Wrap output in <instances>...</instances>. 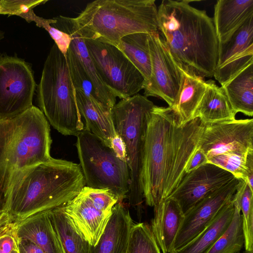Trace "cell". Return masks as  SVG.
<instances>
[{"label": "cell", "mask_w": 253, "mask_h": 253, "mask_svg": "<svg viewBox=\"0 0 253 253\" xmlns=\"http://www.w3.org/2000/svg\"><path fill=\"white\" fill-rule=\"evenodd\" d=\"M205 125L199 118L179 126L172 109L155 105L145 133L140 184L147 205L169 197L199 147Z\"/></svg>", "instance_id": "1"}, {"label": "cell", "mask_w": 253, "mask_h": 253, "mask_svg": "<svg viewBox=\"0 0 253 253\" xmlns=\"http://www.w3.org/2000/svg\"><path fill=\"white\" fill-rule=\"evenodd\" d=\"M193 1L163 0L158 9V32L182 70L211 78L218 58L213 21L206 11L191 6Z\"/></svg>", "instance_id": "2"}, {"label": "cell", "mask_w": 253, "mask_h": 253, "mask_svg": "<svg viewBox=\"0 0 253 253\" xmlns=\"http://www.w3.org/2000/svg\"><path fill=\"white\" fill-rule=\"evenodd\" d=\"M85 186L79 164L51 158L15 174L1 210L11 222L66 205Z\"/></svg>", "instance_id": "3"}, {"label": "cell", "mask_w": 253, "mask_h": 253, "mask_svg": "<svg viewBox=\"0 0 253 253\" xmlns=\"http://www.w3.org/2000/svg\"><path fill=\"white\" fill-rule=\"evenodd\" d=\"M49 122L37 107L8 119H0V200L13 176L51 157Z\"/></svg>", "instance_id": "4"}, {"label": "cell", "mask_w": 253, "mask_h": 253, "mask_svg": "<svg viewBox=\"0 0 253 253\" xmlns=\"http://www.w3.org/2000/svg\"><path fill=\"white\" fill-rule=\"evenodd\" d=\"M72 20L83 39L115 46L126 36L158 32L155 0H96Z\"/></svg>", "instance_id": "5"}, {"label": "cell", "mask_w": 253, "mask_h": 253, "mask_svg": "<svg viewBox=\"0 0 253 253\" xmlns=\"http://www.w3.org/2000/svg\"><path fill=\"white\" fill-rule=\"evenodd\" d=\"M36 91L39 108L59 132L77 136L84 129L66 57L55 43L45 59Z\"/></svg>", "instance_id": "6"}, {"label": "cell", "mask_w": 253, "mask_h": 253, "mask_svg": "<svg viewBox=\"0 0 253 253\" xmlns=\"http://www.w3.org/2000/svg\"><path fill=\"white\" fill-rule=\"evenodd\" d=\"M154 106L147 97L136 94L121 99L112 108L116 132L125 146L130 176L128 197L136 205L143 198L140 174L144 137L148 116Z\"/></svg>", "instance_id": "7"}, {"label": "cell", "mask_w": 253, "mask_h": 253, "mask_svg": "<svg viewBox=\"0 0 253 253\" xmlns=\"http://www.w3.org/2000/svg\"><path fill=\"white\" fill-rule=\"evenodd\" d=\"M76 146L85 185L107 189L121 202L128 194L130 184L127 162L84 127L77 136Z\"/></svg>", "instance_id": "8"}, {"label": "cell", "mask_w": 253, "mask_h": 253, "mask_svg": "<svg viewBox=\"0 0 253 253\" xmlns=\"http://www.w3.org/2000/svg\"><path fill=\"white\" fill-rule=\"evenodd\" d=\"M84 40L102 80L117 97L132 96L143 88L144 78L120 49L107 43Z\"/></svg>", "instance_id": "9"}, {"label": "cell", "mask_w": 253, "mask_h": 253, "mask_svg": "<svg viewBox=\"0 0 253 253\" xmlns=\"http://www.w3.org/2000/svg\"><path fill=\"white\" fill-rule=\"evenodd\" d=\"M32 65L17 56H0V119L12 118L33 105L36 90Z\"/></svg>", "instance_id": "10"}, {"label": "cell", "mask_w": 253, "mask_h": 253, "mask_svg": "<svg viewBox=\"0 0 253 253\" xmlns=\"http://www.w3.org/2000/svg\"><path fill=\"white\" fill-rule=\"evenodd\" d=\"M151 76L144 82V94L164 99L169 107L173 105L182 80V70L171 56L159 32L149 34Z\"/></svg>", "instance_id": "11"}, {"label": "cell", "mask_w": 253, "mask_h": 253, "mask_svg": "<svg viewBox=\"0 0 253 253\" xmlns=\"http://www.w3.org/2000/svg\"><path fill=\"white\" fill-rule=\"evenodd\" d=\"M239 182L240 178L234 177L208 193L184 213L170 252L192 241L213 221L221 209L233 198Z\"/></svg>", "instance_id": "12"}, {"label": "cell", "mask_w": 253, "mask_h": 253, "mask_svg": "<svg viewBox=\"0 0 253 253\" xmlns=\"http://www.w3.org/2000/svg\"><path fill=\"white\" fill-rule=\"evenodd\" d=\"M208 158L228 152L253 151V120L205 125L199 147Z\"/></svg>", "instance_id": "13"}, {"label": "cell", "mask_w": 253, "mask_h": 253, "mask_svg": "<svg viewBox=\"0 0 253 253\" xmlns=\"http://www.w3.org/2000/svg\"><path fill=\"white\" fill-rule=\"evenodd\" d=\"M253 63V16L225 42L218 43L217 63L213 76L221 86Z\"/></svg>", "instance_id": "14"}, {"label": "cell", "mask_w": 253, "mask_h": 253, "mask_svg": "<svg viewBox=\"0 0 253 253\" xmlns=\"http://www.w3.org/2000/svg\"><path fill=\"white\" fill-rule=\"evenodd\" d=\"M235 177L231 172L210 163L185 173L170 196L179 203L184 213L206 195Z\"/></svg>", "instance_id": "15"}, {"label": "cell", "mask_w": 253, "mask_h": 253, "mask_svg": "<svg viewBox=\"0 0 253 253\" xmlns=\"http://www.w3.org/2000/svg\"><path fill=\"white\" fill-rule=\"evenodd\" d=\"M72 226L91 246H95L102 236L111 213L99 210L87 192L85 186L72 200L63 206Z\"/></svg>", "instance_id": "16"}, {"label": "cell", "mask_w": 253, "mask_h": 253, "mask_svg": "<svg viewBox=\"0 0 253 253\" xmlns=\"http://www.w3.org/2000/svg\"><path fill=\"white\" fill-rule=\"evenodd\" d=\"M50 25L71 37L69 48L91 80L99 102L112 108L116 102L117 94L103 81L90 56L84 39L76 30L72 18L58 16L52 18Z\"/></svg>", "instance_id": "17"}, {"label": "cell", "mask_w": 253, "mask_h": 253, "mask_svg": "<svg viewBox=\"0 0 253 253\" xmlns=\"http://www.w3.org/2000/svg\"><path fill=\"white\" fill-rule=\"evenodd\" d=\"M154 216L150 225L162 253H169L180 228L184 213L179 203L169 197L154 206Z\"/></svg>", "instance_id": "18"}, {"label": "cell", "mask_w": 253, "mask_h": 253, "mask_svg": "<svg viewBox=\"0 0 253 253\" xmlns=\"http://www.w3.org/2000/svg\"><path fill=\"white\" fill-rule=\"evenodd\" d=\"M134 224L129 211L117 203L99 241L95 246H90L88 253H127Z\"/></svg>", "instance_id": "19"}, {"label": "cell", "mask_w": 253, "mask_h": 253, "mask_svg": "<svg viewBox=\"0 0 253 253\" xmlns=\"http://www.w3.org/2000/svg\"><path fill=\"white\" fill-rule=\"evenodd\" d=\"M74 89L79 112L85 122V128L111 147L112 141L117 135L112 108L93 98L87 97L82 91Z\"/></svg>", "instance_id": "20"}, {"label": "cell", "mask_w": 253, "mask_h": 253, "mask_svg": "<svg viewBox=\"0 0 253 253\" xmlns=\"http://www.w3.org/2000/svg\"><path fill=\"white\" fill-rule=\"evenodd\" d=\"M252 16L253 0H217L213 21L218 43L226 41Z\"/></svg>", "instance_id": "21"}, {"label": "cell", "mask_w": 253, "mask_h": 253, "mask_svg": "<svg viewBox=\"0 0 253 253\" xmlns=\"http://www.w3.org/2000/svg\"><path fill=\"white\" fill-rule=\"evenodd\" d=\"M206 83V88L193 119L199 118L205 125L235 120L236 113L222 87H218L212 80Z\"/></svg>", "instance_id": "22"}, {"label": "cell", "mask_w": 253, "mask_h": 253, "mask_svg": "<svg viewBox=\"0 0 253 253\" xmlns=\"http://www.w3.org/2000/svg\"><path fill=\"white\" fill-rule=\"evenodd\" d=\"M48 211L14 222L16 235L18 239L28 240L35 243L45 253H60L53 232Z\"/></svg>", "instance_id": "23"}, {"label": "cell", "mask_w": 253, "mask_h": 253, "mask_svg": "<svg viewBox=\"0 0 253 253\" xmlns=\"http://www.w3.org/2000/svg\"><path fill=\"white\" fill-rule=\"evenodd\" d=\"M207 87L201 78L189 75L182 70V80L175 101L171 108L179 126L193 119Z\"/></svg>", "instance_id": "24"}, {"label": "cell", "mask_w": 253, "mask_h": 253, "mask_svg": "<svg viewBox=\"0 0 253 253\" xmlns=\"http://www.w3.org/2000/svg\"><path fill=\"white\" fill-rule=\"evenodd\" d=\"M235 211L233 198L221 209L213 221L196 238L169 253H207L230 224Z\"/></svg>", "instance_id": "25"}, {"label": "cell", "mask_w": 253, "mask_h": 253, "mask_svg": "<svg viewBox=\"0 0 253 253\" xmlns=\"http://www.w3.org/2000/svg\"><path fill=\"white\" fill-rule=\"evenodd\" d=\"M253 63L221 86L235 112L253 115Z\"/></svg>", "instance_id": "26"}, {"label": "cell", "mask_w": 253, "mask_h": 253, "mask_svg": "<svg viewBox=\"0 0 253 253\" xmlns=\"http://www.w3.org/2000/svg\"><path fill=\"white\" fill-rule=\"evenodd\" d=\"M48 215L60 253H88L90 245L75 230L63 206L48 211Z\"/></svg>", "instance_id": "27"}, {"label": "cell", "mask_w": 253, "mask_h": 253, "mask_svg": "<svg viewBox=\"0 0 253 253\" xmlns=\"http://www.w3.org/2000/svg\"><path fill=\"white\" fill-rule=\"evenodd\" d=\"M149 34L137 33L123 37L116 47L120 49L141 73L145 82L151 76V60Z\"/></svg>", "instance_id": "28"}, {"label": "cell", "mask_w": 253, "mask_h": 253, "mask_svg": "<svg viewBox=\"0 0 253 253\" xmlns=\"http://www.w3.org/2000/svg\"><path fill=\"white\" fill-rule=\"evenodd\" d=\"M234 205V215L228 228L207 253H238L242 250L245 243L242 217L235 201Z\"/></svg>", "instance_id": "29"}, {"label": "cell", "mask_w": 253, "mask_h": 253, "mask_svg": "<svg viewBox=\"0 0 253 253\" xmlns=\"http://www.w3.org/2000/svg\"><path fill=\"white\" fill-rule=\"evenodd\" d=\"M235 202L240 207L245 238V250H253V190L247 183L240 179L239 184L234 195Z\"/></svg>", "instance_id": "30"}, {"label": "cell", "mask_w": 253, "mask_h": 253, "mask_svg": "<svg viewBox=\"0 0 253 253\" xmlns=\"http://www.w3.org/2000/svg\"><path fill=\"white\" fill-rule=\"evenodd\" d=\"M127 253H162L148 223H134Z\"/></svg>", "instance_id": "31"}, {"label": "cell", "mask_w": 253, "mask_h": 253, "mask_svg": "<svg viewBox=\"0 0 253 253\" xmlns=\"http://www.w3.org/2000/svg\"><path fill=\"white\" fill-rule=\"evenodd\" d=\"M66 57L74 88L82 91L87 97L93 98L99 101L91 80L69 48Z\"/></svg>", "instance_id": "32"}, {"label": "cell", "mask_w": 253, "mask_h": 253, "mask_svg": "<svg viewBox=\"0 0 253 253\" xmlns=\"http://www.w3.org/2000/svg\"><path fill=\"white\" fill-rule=\"evenodd\" d=\"M247 154L228 152L208 158V163L231 172L235 177L244 180Z\"/></svg>", "instance_id": "33"}, {"label": "cell", "mask_w": 253, "mask_h": 253, "mask_svg": "<svg viewBox=\"0 0 253 253\" xmlns=\"http://www.w3.org/2000/svg\"><path fill=\"white\" fill-rule=\"evenodd\" d=\"M47 1V0H0V14L19 16L30 23L33 22L36 15L34 8Z\"/></svg>", "instance_id": "34"}, {"label": "cell", "mask_w": 253, "mask_h": 253, "mask_svg": "<svg viewBox=\"0 0 253 253\" xmlns=\"http://www.w3.org/2000/svg\"><path fill=\"white\" fill-rule=\"evenodd\" d=\"M52 21V19H45L37 15H35L33 20L38 27L44 29L48 33L54 40V43L61 52L66 56L71 42V38L68 34L50 25Z\"/></svg>", "instance_id": "35"}, {"label": "cell", "mask_w": 253, "mask_h": 253, "mask_svg": "<svg viewBox=\"0 0 253 253\" xmlns=\"http://www.w3.org/2000/svg\"><path fill=\"white\" fill-rule=\"evenodd\" d=\"M17 247L14 223L9 221L0 231V253H10Z\"/></svg>", "instance_id": "36"}, {"label": "cell", "mask_w": 253, "mask_h": 253, "mask_svg": "<svg viewBox=\"0 0 253 253\" xmlns=\"http://www.w3.org/2000/svg\"><path fill=\"white\" fill-rule=\"evenodd\" d=\"M207 163V155L199 147L189 161L185 170V173H189Z\"/></svg>", "instance_id": "37"}, {"label": "cell", "mask_w": 253, "mask_h": 253, "mask_svg": "<svg viewBox=\"0 0 253 253\" xmlns=\"http://www.w3.org/2000/svg\"><path fill=\"white\" fill-rule=\"evenodd\" d=\"M17 247L19 253H45L40 247L28 240L17 238Z\"/></svg>", "instance_id": "38"}, {"label": "cell", "mask_w": 253, "mask_h": 253, "mask_svg": "<svg viewBox=\"0 0 253 253\" xmlns=\"http://www.w3.org/2000/svg\"><path fill=\"white\" fill-rule=\"evenodd\" d=\"M111 148L119 159L126 162L125 144L122 138L117 134L112 141Z\"/></svg>", "instance_id": "39"}, {"label": "cell", "mask_w": 253, "mask_h": 253, "mask_svg": "<svg viewBox=\"0 0 253 253\" xmlns=\"http://www.w3.org/2000/svg\"><path fill=\"white\" fill-rule=\"evenodd\" d=\"M245 181L250 188L253 190V151L249 152L246 158Z\"/></svg>", "instance_id": "40"}, {"label": "cell", "mask_w": 253, "mask_h": 253, "mask_svg": "<svg viewBox=\"0 0 253 253\" xmlns=\"http://www.w3.org/2000/svg\"><path fill=\"white\" fill-rule=\"evenodd\" d=\"M6 213L1 209L0 210V231L4 225L9 221Z\"/></svg>", "instance_id": "41"}, {"label": "cell", "mask_w": 253, "mask_h": 253, "mask_svg": "<svg viewBox=\"0 0 253 253\" xmlns=\"http://www.w3.org/2000/svg\"><path fill=\"white\" fill-rule=\"evenodd\" d=\"M10 253H19L18 247L14 249Z\"/></svg>", "instance_id": "42"}, {"label": "cell", "mask_w": 253, "mask_h": 253, "mask_svg": "<svg viewBox=\"0 0 253 253\" xmlns=\"http://www.w3.org/2000/svg\"><path fill=\"white\" fill-rule=\"evenodd\" d=\"M3 37H4V36H3V33L2 31H1L0 30V41H1V40L2 39H3Z\"/></svg>", "instance_id": "43"}, {"label": "cell", "mask_w": 253, "mask_h": 253, "mask_svg": "<svg viewBox=\"0 0 253 253\" xmlns=\"http://www.w3.org/2000/svg\"><path fill=\"white\" fill-rule=\"evenodd\" d=\"M243 253H253V251H246Z\"/></svg>", "instance_id": "44"}, {"label": "cell", "mask_w": 253, "mask_h": 253, "mask_svg": "<svg viewBox=\"0 0 253 253\" xmlns=\"http://www.w3.org/2000/svg\"></svg>", "instance_id": "45"}]
</instances>
